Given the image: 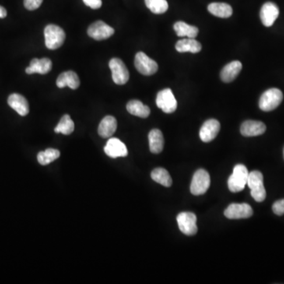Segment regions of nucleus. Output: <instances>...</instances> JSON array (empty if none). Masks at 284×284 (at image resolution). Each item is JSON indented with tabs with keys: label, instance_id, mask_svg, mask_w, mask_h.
Here are the masks:
<instances>
[{
	"label": "nucleus",
	"instance_id": "1",
	"mask_svg": "<svg viewBox=\"0 0 284 284\" xmlns=\"http://www.w3.org/2000/svg\"><path fill=\"white\" fill-rule=\"evenodd\" d=\"M248 169L243 164L236 165L233 169V173L228 180V188L231 192L238 193L244 190L249 177Z\"/></svg>",
	"mask_w": 284,
	"mask_h": 284
},
{
	"label": "nucleus",
	"instance_id": "2",
	"mask_svg": "<svg viewBox=\"0 0 284 284\" xmlns=\"http://www.w3.org/2000/svg\"><path fill=\"white\" fill-rule=\"evenodd\" d=\"M247 185L251 190V196L257 202H262L266 198V190L264 186V177L261 172L254 171L249 174Z\"/></svg>",
	"mask_w": 284,
	"mask_h": 284
},
{
	"label": "nucleus",
	"instance_id": "3",
	"mask_svg": "<svg viewBox=\"0 0 284 284\" xmlns=\"http://www.w3.org/2000/svg\"><path fill=\"white\" fill-rule=\"evenodd\" d=\"M46 47L55 50L61 47L65 41L66 34L64 29L56 25H48L44 29Z\"/></svg>",
	"mask_w": 284,
	"mask_h": 284
},
{
	"label": "nucleus",
	"instance_id": "4",
	"mask_svg": "<svg viewBox=\"0 0 284 284\" xmlns=\"http://www.w3.org/2000/svg\"><path fill=\"white\" fill-rule=\"evenodd\" d=\"M283 99V95L278 89H270L261 95L259 100V107L264 111H271L279 107Z\"/></svg>",
	"mask_w": 284,
	"mask_h": 284
},
{
	"label": "nucleus",
	"instance_id": "5",
	"mask_svg": "<svg viewBox=\"0 0 284 284\" xmlns=\"http://www.w3.org/2000/svg\"><path fill=\"white\" fill-rule=\"evenodd\" d=\"M210 176L204 169H199L195 172L190 185V191L195 196L202 195L207 192L210 187Z\"/></svg>",
	"mask_w": 284,
	"mask_h": 284
},
{
	"label": "nucleus",
	"instance_id": "6",
	"mask_svg": "<svg viewBox=\"0 0 284 284\" xmlns=\"http://www.w3.org/2000/svg\"><path fill=\"white\" fill-rule=\"evenodd\" d=\"M134 65H135L136 69L138 70V72L141 73V75H145V76H150V75H154L158 71L157 63L149 58L146 54L142 52V51H139L136 54Z\"/></svg>",
	"mask_w": 284,
	"mask_h": 284
},
{
	"label": "nucleus",
	"instance_id": "7",
	"mask_svg": "<svg viewBox=\"0 0 284 284\" xmlns=\"http://www.w3.org/2000/svg\"><path fill=\"white\" fill-rule=\"evenodd\" d=\"M156 102L157 107L166 114L175 112L177 109V100L171 89H163L158 92Z\"/></svg>",
	"mask_w": 284,
	"mask_h": 284
},
{
	"label": "nucleus",
	"instance_id": "8",
	"mask_svg": "<svg viewBox=\"0 0 284 284\" xmlns=\"http://www.w3.org/2000/svg\"><path fill=\"white\" fill-rule=\"evenodd\" d=\"M112 79L116 85H125L129 81L130 74L125 64L120 59L113 58L109 62Z\"/></svg>",
	"mask_w": 284,
	"mask_h": 284
},
{
	"label": "nucleus",
	"instance_id": "9",
	"mask_svg": "<svg viewBox=\"0 0 284 284\" xmlns=\"http://www.w3.org/2000/svg\"><path fill=\"white\" fill-rule=\"evenodd\" d=\"M180 231L186 236H194L197 233V216L193 212H183L177 216Z\"/></svg>",
	"mask_w": 284,
	"mask_h": 284
},
{
	"label": "nucleus",
	"instance_id": "10",
	"mask_svg": "<svg viewBox=\"0 0 284 284\" xmlns=\"http://www.w3.org/2000/svg\"><path fill=\"white\" fill-rule=\"evenodd\" d=\"M253 214V208L246 203L231 204L224 211L225 216L230 219H247L252 216Z\"/></svg>",
	"mask_w": 284,
	"mask_h": 284
},
{
	"label": "nucleus",
	"instance_id": "11",
	"mask_svg": "<svg viewBox=\"0 0 284 284\" xmlns=\"http://www.w3.org/2000/svg\"><path fill=\"white\" fill-rule=\"evenodd\" d=\"M87 33L94 40H103L112 36L115 33V29L103 21H97L89 26Z\"/></svg>",
	"mask_w": 284,
	"mask_h": 284
},
{
	"label": "nucleus",
	"instance_id": "12",
	"mask_svg": "<svg viewBox=\"0 0 284 284\" xmlns=\"http://www.w3.org/2000/svg\"><path fill=\"white\" fill-rule=\"evenodd\" d=\"M105 153L110 158L125 157L128 154L127 146L118 138H112L107 141L104 147Z\"/></svg>",
	"mask_w": 284,
	"mask_h": 284
},
{
	"label": "nucleus",
	"instance_id": "13",
	"mask_svg": "<svg viewBox=\"0 0 284 284\" xmlns=\"http://www.w3.org/2000/svg\"><path fill=\"white\" fill-rule=\"evenodd\" d=\"M279 8L274 3L271 2L264 4L260 12L261 22H262L263 25L266 27L272 26L277 18L279 17Z\"/></svg>",
	"mask_w": 284,
	"mask_h": 284
},
{
	"label": "nucleus",
	"instance_id": "14",
	"mask_svg": "<svg viewBox=\"0 0 284 284\" xmlns=\"http://www.w3.org/2000/svg\"><path fill=\"white\" fill-rule=\"evenodd\" d=\"M220 130V124L216 120H208L200 130V138L204 142H210L216 138Z\"/></svg>",
	"mask_w": 284,
	"mask_h": 284
},
{
	"label": "nucleus",
	"instance_id": "15",
	"mask_svg": "<svg viewBox=\"0 0 284 284\" xmlns=\"http://www.w3.org/2000/svg\"><path fill=\"white\" fill-rule=\"evenodd\" d=\"M240 131L244 137H256L266 131V126L262 122L247 120L241 126Z\"/></svg>",
	"mask_w": 284,
	"mask_h": 284
},
{
	"label": "nucleus",
	"instance_id": "16",
	"mask_svg": "<svg viewBox=\"0 0 284 284\" xmlns=\"http://www.w3.org/2000/svg\"><path fill=\"white\" fill-rule=\"evenodd\" d=\"M52 67V63L47 58L33 59L30 62V65L26 69V74L33 75V74H40L46 75L50 72Z\"/></svg>",
	"mask_w": 284,
	"mask_h": 284
},
{
	"label": "nucleus",
	"instance_id": "17",
	"mask_svg": "<svg viewBox=\"0 0 284 284\" xmlns=\"http://www.w3.org/2000/svg\"><path fill=\"white\" fill-rule=\"evenodd\" d=\"M8 102L10 107L14 109L21 116H26L29 114V103L26 98L22 95L13 93L8 97Z\"/></svg>",
	"mask_w": 284,
	"mask_h": 284
},
{
	"label": "nucleus",
	"instance_id": "18",
	"mask_svg": "<svg viewBox=\"0 0 284 284\" xmlns=\"http://www.w3.org/2000/svg\"><path fill=\"white\" fill-rule=\"evenodd\" d=\"M56 85L60 89L68 86L71 89H76L79 87V78L76 73L74 71H66V72L62 73L61 75L59 76L56 81Z\"/></svg>",
	"mask_w": 284,
	"mask_h": 284
},
{
	"label": "nucleus",
	"instance_id": "19",
	"mask_svg": "<svg viewBox=\"0 0 284 284\" xmlns=\"http://www.w3.org/2000/svg\"><path fill=\"white\" fill-rule=\"evenodd\" d=\"M243 65L239 61H233L230 64H226L221 71V79L223 82H232L237 78L239 73L242 71Z\"/></svg>",
	"mask_w": 284,
	"mask_h": 284
},
{
	"label": "nucleus",
	"instance_id": "20",
	"mask_svg": "<svg viewBox=\"0 0 284 284\" xmlns=\"http://www.w3.org/2000/svg\"><path fill=\"white\" fill-rule=\"evenodd\" d=\"M117 120L113 116H107L102 120L98 127V134L103 138H110L116 131Z\"/></svg>",
	"mask_w": 284,
	"mask_h": 284
},
{
	"label": "nucleus",
	"instance_id": "21",
	"mask_svg": "<svg viewBox=\"0 0 284 284\" xmlns=\"http://www.w3.org/2000/svg\"><path fill=\"white\" fill-rule=\"evenodd\" d=\"M149 149L154 154L160 153L163 151L164 139L163 134L158 129H153L149 134Z\"/></svg>",
	"mask_w": 284,
	"mask_h": 284
},
{
	"label": "nucleus",
	"instance_id": "22",
	"mask_svg": "<svg viewBox=\"0 0 284 284\" xmlns=\"http://www.w3.org/2000/svg\"><path fill=\"white\" fill-rule=\"evenodd\" d=\"M201 44L194 38H186L176 43V49L179 52L198 53L201 50Z\"/></svg>",
	"mask_w": 284,
	"mask_h": 284
},
{
	"label": "nucleus",
	"instance_id": "23",
	"mask_svg": "<svg viewBox=\"0 0 284 284\" xmlns=\"http://www.w3.org/2000/svg\"><path fill=\"white\" fill-rule=\"evenodd\" d=\"M127 109L129 113L140 118L145 119L150 115V108L138 100H133L129 102L127 105Z\"/></svg>",
	"mask_w": 284,
	"mask_h": 284
},
{
	"label": "nucleus",
	"instance_id": "24",
	"mask_svg": "<svg viewBox=\"0 0 284 284\" xmlns=\"http://www.w3.org/2000/svg\"><path fill=\"white\" fill-rule=\"evenodd\" d=\"M208 11L214 16L222 18H230L233 14L232 7L224 3H212L208 5Z\"/></svg>",
	"mask_w": 284,
	"mask_h": 284
},
{
	"label": "nucleus",
	"instance_id": "25",
	"mask_svg": "<svg viewBox=\"0 0 284 284\" xmlns=\"http://www.w3.org/2000/svg\"><path fill=\"white\" fill-rule=\"evenodd\" d=\"M174 29L177 36L187 38H195L198 34V29L196 26H190L184 22H177L174 25Z\"/></svg>",
	"mask_w": 284,
	"mask_h": 284
},
{
	"label": "nucleus",
	"instance_id": "26",
	"mask_svg": "<svg viewBox=\"0 0 284 284\" xmlns=\"http://www.w3.org/2000/svg\"><path fill=\"white\" fill-rule=\"evenodd\" d=\"M151 177L154 181L163 187H170L172 185V179L168 172L162 167L154 169L151 173Z\"/></svg>",
	"mask_w": 284,
	"mask_h": 284
},
{
	"label": "nucleus",
	"instance_id": "27",
	"mask_svg": "<svg viewBox=\"0 0 284 284\" xmlns=\"http://www.w3.org/2000/svg\"><path fill=\"white\" fill-rule=\"evenodd\" d=\"M75 131V123L71 120L69 115H65L62 117L57 127L54 128V132L57 134H63L69 135Z\"/></svg>",
	"mask_w": 284,
	"mask_h": 284
},
{
	"label": "nucleus",
	"instance_id": "28",
	"mask_svg": "<svg viewBox=\"0 0 284 284\" xmlns=\"http://www.w3.org/2000/svg\"><path fill=\"white\" fill-rule=\"evenodd\" d=\"M60 156V151L54 149H47L45 151L40 152L37 155V160L40 164L45 165L51 163Z\"/></svg>",
	"mask_w": 284,
	"mask_h": 284
},
{
	"label": "nucleus",
	"instance_id": "29",
	"mask_svg": "<svg viewBox=\"0 0 284 284\" xmlns=\"http://www.w3.org/2000/svg\"><path fill=\"white\" fill-rule=\"evenodd\" d=\"M145 2L147 8L156 15H161L168 10L166 0H145Z\"/></svg>",
	"mask_w": 284,
	"mask_h": 284
},
{
	"label": "nucleus",
	"instance_id": "30",
	"mask_svg": "<svg viewBox=\"0 0 284 284\" xmlns=\"http://www.w3.org/2000/svg\"><path fill=\"white\" fill-rule=\"evenodd\" d=\"M43 3V0H24V6L29 11L38 9Z\"/></svg>",
	"mask_w": 284,
	"mask_h": 284
},
{
	"label": "nucleus",
	"instance_id": "31",
	"mask_svg": "<svg viewBox=\"0 0 284 284\" xmlns=\"http://www.w3.org/2000/svg\"><path fill=\"white\" fill-rule=\"evenodd\" d=\"M274 213L277 215H282L284 214V199L275 201L272 205Z\"/></svg>",
	"mask_w": 284,
	"mask_h": 284
},
{
	"label": "nucleus",
	"instance_id": "32",
	"mask_svg": "<svg viewBox=\"0 0 284 284\" xmlns=\"http://www.w3.org/2000/svg\"><path fill=\"white\" fill-rule=\"evenodd\" d=\"M84 4L93 10L101 8L102 0H83Z\"/></svg>",
	"mask_w": 284,
	"mask_h": 284
},
{
	"label": "nucleus",
	"instance_id": "33",
	"mask_svg": "<svg viewBox=\"0 0 284 284\" xmlns=\"http://www.w3.org/2000/svg\"><path fill=\"white\" fill-rule=\"evenodd\" d=\"M7 15H8L7 10L2 6H0V18H5Z\"/></svg>",
	"mask_w": 284,
	"mask_h": 284
},
{
	"label": "nucleus",
	"instance_id": "34",
	"mask_svg": "<svg viewBox=\"0 0 284 284\" xmlns=\"http://www.w3.org/2000/svg\"><path fill=\"white\" fill-rule=\"evenodd\" d=\"M283 157H284V149H283Z\"/></svg>",
	"mask_w": 284,
	"mask_h": 284
}]
</instances>
